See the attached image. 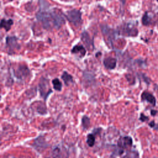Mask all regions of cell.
I'll use <instances>...</instances> for the list:
<instances>
[{
	"label": "cell",
	"mask_w": 158,
	"mask_h": 158,
	"mask_svg": "<svg viewBox=\"0 0 158 158\" xmlns=\"http://www.w3.org/2000/svg\"><path fill=\"white\" fill-rule=\"evenodd\" d=\"M36 17L42 23L43 27L47 30L52 28H58L64 23L62 16L56 12H40L37 14Z\"/></svg>",
	"instance_id": "1"
},
{
	"label": "cell",
	"mask_w": 158,
	"mask_h": 158,
	"mask_svg": "<svg viewBox=\"0 0 158 158\" xmlns=\"http://www.w3.org/2000/svg\"><path fill=\"white\" fill-rule=\"evenodd\" d=\"M38 90L40 93V96L44 101L47 100L49 95L53 92L52 89L50 88L49 80L43 77H41L40 79L38 85Z\"/></svg>",
	"instance_id": "2"
},
{
	"label": "cell",
	"mask_w": 158,
	"mask_h": 158,
	"mask_svg": "<svg viewBox=\"0 0 158 158\" xmlns=\"http://www.w3.org/2000/svg\"><path fill=\"white\" fill-rule=\"evenodd\" d=\"M69 152L67 149L61 145H56L52 147L48 156L45 158H69Z\"/></svg>",
	"instance_id": "3"
},
{
	"label": "cell",
	"mask_w": 158,
	"mask_h": 158,
	"mask_svg": "<svg viewBox=\"0 0 158 158\" xmlns=\"http://www.w3.org/2000/svg\"><path fill=\"white\" fill-rule=\"evenodd\" d=\"M14 75L17 79L20 80H25L30 77L31 72L26 65L20 64L14 70Z\"/></svg>",
	"instance_id": "4"
},
{
	"label": "cell",
	"mask_w": 158,
	"mask_h": 158,
	"mask_svg": "<svg viewBox=\"0 0 158 158\" xmlns=\"http://www.w3.org/2000/svg\"><path fill=\"white\" fill-rule=\"evenodd\" d=\"M49 146V144L46 141L44 136L40 135L36 138L32 143V147L38 152H42Z\"/></svg>",
	"instance_id": "5"
},
{
	"label": "cell",
	"mask_w": 158,
	"mask_h": 158,
	"mask_svg": "<svg viewBox=\"0 0 158 158\" xmlns=\"http://www.w3.org/2000/svg\"><path fill=\"white\" fill-rule=\"evenodd\" d=\"M66 17L70 22L75 26H79L82 22L81 14L78 10L73 9L68 11L67 12Z\"/></svg>",
	"instance_id": "6"
},
{
	"label": "cell",
	"mask_w": 158,
	"mask_h": 158,
	"mask_svg": "<svg viewBox=\"0 0 158 158\" xmlns=\"http://www.w3.org/2000/svg\"><path fill=\"white\" fill-rule=\"evenodd\" d=\"M133 141L130 136H125L120 137L117 141V146L119 148L118 154H122L123 152V150L128 149L132 146Z\"/></svg>",
	"instance_id": "7"
},
{
	"label": "cell",
	"mask_w": 158,
	"mask_h": 158,
	"mask_svg": "<svg viewBox=\"0 0 158 158\" xmlns=\"http://www.w3.org/2000/svg\"><path fill=\"white\" fill-rule=\"evenodd\" d=\"M157 20V15L150 12H146L142 17V23L144 25H150L155 23Z\"/></svg>",
	"instance_id": "8"
},
{
	"label": "cell",
	"mask_w": 158,
	"mask_h": 158,
	"mask_svg": "<svg viewBox=\"0 0 158 158\" xmlns=\"http://www.w3.org/2000/svg\"><path fill=\"white\" fill-rule=\"evenodd\" d=\"M31 108L40 115H46L47 114V107L44 102L41 101H36L31 105Z\"/></svg>",
	"instance_id": "9"
},
{
	"label": "cell",
	"mask_w": 158,
	"mask_h": 158,
	"mask_svg": "<svg viewBox=\"0 0 158 158\" xmlns=\"http://www.w3.org/2000/svg\"><path fill=\"white\" fill-rule=\"evenodd\" d=\"M141 98L142 101H146L148 102H149L151 104H152L153 106H156V98L151 93L144 91L142 93L141 95Z\"/></svg>",
	"instance_id": "10"
},
{
	"label": "cell",
	"mask_w": 158,
	"mask_h": 158,
	"mask_svg": "<svg viewBox=\"0 0 158 158\" xmlns=\"http://www.w3.org/2000/svg\"><path fill=\"white\" fill-rule=\"evenodd\" d=\"M6 44L9 50H11L12 51H13L15 49H18L20 48L19 44L17 43V39L15 37H12V36L7 37Z\"/></svg>",
	"instance_id": "11"
},
{
	"label": "cell",
	"mask_w": 158,
	"mask_h": 158,
	"mask_svg": "<svg viewBox=\"0 0 158 158\" xmlns=\"http://www.w3.org/2000/svg\"><path fill=\"white\" fill-rule=\"evenodd\" d=\"M103 64L107 69H109V70L114 69L116 67L117 59L111 57H107L104 59Z\"/></svg>",
	"instance_id": "12"
},
{
	"label": "cell",
	"mask_w": 158,
	"mask_h": 158,
	"mask_svg": "<svg viewBox=\"0 0 158 158\" xmlns=\"http://www.w3.org/2000/svg\"><path fill=\"white\" fill-rule=\"evenodd\" d=\"M122 32L123 35L127 36H136L138 34V30L135 28H130L129 26L126 25L123 27L122 29Z\"/></svg>",
	"instance_id": "13"
},
{
	"label": "cell",
	"mask_w": 158,
	"mask_h": 158,
	"mask_svg": "<svg viewBox=\"0 0 158 158\" xmlns=\"http://www.w3.org/2000/svg\"><path fill=\"white\" fill-rule=\"evenodd\" d=\"M101 29H102V31L103 35L106 36V38L107 39V40L109 41V42L110 43H111V41L112 40L114 36V31L109 28L108 27L106 26V25H102L101 26Z\"/></svg>",
	"instance_id": "14"
},
{
	"label": "cell",
	"mask_w": 158,
	"mask_h": 158,
	"mask_svg": "<svg viewBox=\"0 0 158 158\" xmlns=\"http://www.w3.org/2000/svg\"><path fill=\"white\" fill-rule=\"evenodd\" d=\"M81 40L83 42L86 44V47L91 50L93 48V41L91 40L89 35L86 31H84L81 34Z\"/></svg>",
	"instance_id": "15"
},
{
	"label": "cell",
	"mask_w": 158,
	"mask_h": 158,
	"mask_svg": "<svg viewBox=\"0 0 158 158\" xmlns=\"http://www.w3.org/2000/svg\"><path fill=\"white\" fill-rule=\"evenodd\" d=\"M61 79L63 80L64 84L66 86H69L70 83H73V77L69 74L67 72L64 71L61 75Z\"/></svg>",
	"instance_id": "16"
},
{
	"label": "cell",
	"mask_w": 158,
	"mask_h": 158,
	"mask_svg": "<svg viewBox=\"0 0 158 158\" xmlns=\"http://www.w3.org/2000/svg\"><path fill=\"white\" fill-rule=\"evenodd\" d=\"M71 52L73 54H79L80 57H83L86 54V49L81 45H76L73 48Z\"/></svg>",
	"instance_id": "17"
},
{
	"label": "cell",
	"mask_w": 158,
	"mask_h": 158,
	"mask_svg": "<svg viewBox=\"0 0 158 158\" xmlns=\"http://www.w3.org/2000/svg\"><path fill=\"white\" fill-rule=\"evenodd\" d=\"M12 24H13V21L12 19H9L7 20H6L5 19H2L0 22V27L4 28L6 29V31H8L10 30Z\"/></svg>",
	"instance_id": "18"
},
{
	"label": "cell",
	"mask_w": 158,
	"mask_h": 158,
	"mask_svg": "<svg viewBox=\"0 0 158 158\" xmlns=\"http://www.w3.org/2000/svg\"><path fill=\"white\" fill-rule=\"evenodd\" d=\"M52 84L53 85V88L57 91H60L62 89V84L59 78H56L52 80Z\"/></svg>",
	"instance_id": "19"
},
{
	"label": "cell",
	"mask_w": 158,
	"mask_h": 158,
	"mask_svg": "<svg viewBox=\"0 0 158 158\" xmlns=\"http://www.w3.org/2000/svg\"><path fill=\"white\" fill-rule=\"evenodd\" d=\"M81 127L83 130H87L90 127V118L87 115H83L82 117Z\"/></svg>",
	"instance_id": "20"
},
{
	"label": "cell",
	"mask_w": 158,
	"mask_h": 158,
	"mask_svg": "<svg viewBox=\"0 0 158 158\" xmlns=\"http://www.w3.org/2000/svg\"><path fill=\"white\" fill-rule=\"evenodd\" d=\"M89 147H93L95 144V135L93 133H89L86 136V141Z\"/></svg>",
	"instance_id": "21"
},
{
	"label": "cell",
	"mask_w": 158,
	"mask_h": 158,
	"mask_svg": "<svg viewBox=\"0 0 158 158\" xmlns=\"http://www.w3.org/2000/svg\"><path fill=\"white\" fill-rule=\"evenodd\" d=\"M122 158H139V153L136 151H128Z\"/></svg>",
	"instance_id": "22"
},
{
	"label": "cell",
	"mask_w": 158,
	"mask_h": 158,
	"mask_svg": "<svg viewBox=\"0 0 158 158\" xmlns=\"http://www.w3.org/2000/svg\"><path fill=\"white\" fill-rule=\"evenodd\" d=\"M139 120L141 122H145V121L149 120V117L146 116L144 114H140V117H139Z\"/></svg>",
	"instance_id": "23"
},
{
	"label": "cell",
	"mask_w": 158,
	"mask_h": 158,
	"mask_svg": "<svg viewBox=\"0 0 158 158\" xmlns=\"http://www.w3.org/2000/svg\"><path fill=\"white\" fill-rule=\"evenodd\" d=\"M149 125L151 128H154V127L156 125V123H155V122L154 120H152V121H151V122L149 123Z\"/></svg>",
	"instance_id": "24"
},
{
	"label": "cell",
	"mask_w": 158,
	"mask_h": 158,
	"mask_svg": "<svg viewBox=\"0 0 158 158\" xmlns=\"http://www.w3.org/2000/svg\"><path fill=\"white\" fill-rule=\"evenodd\" d=\"M157 114V111L156 110H151V114L152 116H155Z\"/></svg>",
	"instance_id": "25"
},
{
	"label": "cell",
	"mask_w": 158,
	"mask_h": 158,
	"mask_svg": "<svg viewBox=\"0 0 158 158\" xmlns=\"http://www.w3.org/2000/svg\"><path fill=\"white\" fill-rule=\"evenodd\" d=\"M154 129L158 130V123H157V124H156V125H155V127H154Z\"/></svg>",
	"instance_id": "26"
},
{
	"label": "cell",
	"mask_w": 158,
	"mask_h": 158,
	"mask_svg": "<svg viewBox=\"0 0 158 158\" xmlns=\"http://www.w3.org/2000/svg\"><path fill=\"white\" fill-rule=\"evenodd\" d=\"M157 2H158V0H157Z\"/></svg>",
	"instance_id": "27"
}]
</instances>
